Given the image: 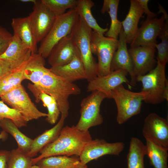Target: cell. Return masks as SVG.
<instances>
[{
  "instance_id": "16",
  "label": "cell",
  "mask_w": 168,
  "mask_h": 168,
  "mask_svg": "<svg viewBox=\"0 0 168 168\" xmlns=\"http://www.w3.org/2000/svg\"><path fill=\"white\" fill-rule=\"evenodd\" d=\"M119 36V44L112 59L110 71L119 69L126 71L131 77L130 85L135 86L137 82L136 78L133 73L132 63L127 47L125 36L123 28Z\"/></svg>"
},
{
  "instance_id": "39",
  "label": "cell",
  "mask_w": 168,
  "mask_h": 168,
  "mask_svg": "<svg viewBox=\"0 0 168 168\" xmlns=\"http://www.w3.org/2000/svg\"><path fill=\"white\" fill-rule=\"evenodd\" d=\"M138 2L142 8L144 13L147 16L148 18L156 17V14L152 12L149 10L148 7V0H138Z\"/></svg>"
},
{
  "instance_id": "21",
  "label": "cell",
  "mask_w": 168,
  "mask_h": 168,
  "mask_svg": "<svg viewBox=\"0 0 168 168\" xmlns=\"http://www.w3.org/2000/svg\"><path fill=\"white\" fill-rule=\"evenodd\" d=\"M144 13L138 0H131L128 14L121 24L127 44L132 41L138 28V25Z\"/></svg>"
},
{
  "instance_id": "29",
  "label": "cell",
  "mask_w": 168,
  "mask_h": 168,
  "mask_svg": "<svg viewBox=\"0 0 168 168\" xmlns=\"http://www.w3.org/2000/svg\"><path fill=\"white\" fill-rule=\"evenodd\" d=\"M28 60L20 67L0 79V97L21 84L22 82L25 79L24 72Z\"/></svg>"
},
{
  "instance_id": "25",
  "label": "cell",
  "mask_w": 168,
  "mask_h": 168,
  "mask_svg": "<svg viewBox=\"0 0 168 168\" xmlns=\"http://www.w3.org/2000/svg\"><path fill=\"white\" fill-rule=\"evenodd\" d=\"M119 0H104L100 12L104 14L107 12L111 19L110 28L105 34L106 37L118 39L122 29L121 21L117 18V12Z\"/></svg>"
},
{
  "instance_id": "33",
  "label": "cell",
  "mask_w": 168,
  "mask_h": 168,
  "mask_svg": "<svg viewBox=\"0 0 168 168\" xmlns=\"http://www.w3.org/2000/svg\"><path fill=\"white\" fill-rule=\"evenodd\" d=\"M41 0L56 17L65 13L67 9L74 8L78 2V0Z\"/></svg>"
},
{
  "instance_id": "22",
  "label": "cell",
  "mask_w": 168,
  "mask_h": 168,
  "mask_svg": "<svg viewBox=\"0 0 168 168\" xmlns=\"http://www.w3.org/2000/svg\"><path fill=\"white\" fill-rule=\"evenodd\" d=\"M66 118L62 115L58 122L53 127L44 131L33 140L30 150L27 153L31 158L36 155L45 146L54 141L59 136Z\"/></svg>"
},
{
  "instance_id": "7",
  "label": "cell",
  "mask_w": 168,
  "mask_h": 168,
  "mask_svg": "<svg viewBox=\"0 0 168 168\" xmlns=\"http://www.w3.org/2000/svg\"><path fill=\"white\" fill-rule=\"evenodd\" d=\"M107 98L104 93L98 91L83 98L81 103L80 117L76 126L79 130L88 131L89 128L101 124L103 118L100 113V106L103 100Z\"/></svg>"
},
{
  "instance_id": "4",
  "label": "cell",
  "mask_w": 168,
  "mask_h": 168,
  "mask_svg": "<svg viewBox=\"0 0 168 168\" xmlns=\"http://www.w3.org/2000/svg\"><path fill=\"white\" fill-rule=\"evenodd\" d=\"M92 32V30L79 16L70 34L84 65L86 80L89 82L97 77V63L91 49Z\"/></svg>"
},
{
  "instance_id": "35",
  "label": "cell",
  "mask_w": 168,
  "mask_h": 168,
  "mask_svg": "<svg viewBox=\"0 0 168 168\" xmlns=\"http://www.w3.org/2000/svg\"><path fill=\"white\" fill-rule=\"evenodd\" d=\"M32 158L17 148L11 151L8 168H29L33 165Z\"/></svg>"
},
{
  "instance_id": "15",
  "label": "cell",
  "mask_w": 168,
  "mask_h": 168,
  "mask_svg": "<svg viewBox=\"0 0 168 168\" xmlns=\"http://www.w3.org/2000/svg\"><path fill=\"white\" fill-rule=\"evenodd\" d=\"M128 74L126 71L119 69L111 72L104 76L97 77L89 82L87 87V91H100L105 93L107 98L110 99L111 91L123 83H126L129 88H131L130 82L127 77Z\"/></svg>"
},
{
  "instance_id": "32",
  "label": "cell",
  "mask_w": 168,
  "mask_h": 168,
  "mask_svg": "<svg viewBox=\"0 0 168 168\" xmlns=\"http://www.w3.org/2000/svg\"><path fill=\"white\" fill-rule=\"evenodd\" d=\"M162 13L165 17V21L163 28L158 36L161 42L157 44L155 48L157 50V60L163 65H166L168 61V16L166 11Z\"/></svg>"
},
{
  "instance_id": "30",
  "label": "cell",
  "mask_w": 168,
  "mask_h": 168,
  "mask_svg": "<svg viewBox=\"0 0 168 168\" xmlns=\"http://www.w3.org/2000/svg\"><path fill=\"white\" fill-rule=\"evenodd\" d=\"M145 145L146 155L148 156L151 165L154 168H168V151L147 141Z\"/></svg>"
},
{
  "instance_id": "31",
  "label": "cell",
  "mask_w": 168,
  "mask_h": 168,
  "mask_svg": "<svg viewBox=\"0 0 168 168\" xmlns=\"http://www.w3.org/2000/svg\"><path fill=\"white\" fill-rule=\"evenodd\" d=\"M35 98L36 102L38 103L41 101L43 105L47 108L48 113L46 121L51 124H55L60 113L55 98L43 92H40Z\"/></svg>"
},
{
  "instance_id": "38",
  "label": "cell",
  "mask_w": 168,
  "mask_h": 168,
  "mask_svg": "<svg viewBox=\"0 0 168 168\" xmlns=\"http://www.w3.org/2000/svg\"><path fill=\"white\" fill-rule=\"evenodd\" d=\"M10 153V151L6 150L0 151V168H8Z\"/></svg>"
},
{
  "instance_id": "40",
  "label": "cell",
  "mask_w": 168,
  "mask_h": 168,
  "mask_svg": "<svg viewBox=\"0 0 168 168\" xmlns=\"http://www.w3.org/2000/svg\"><path fill=\"white\" fill-rule=\"evenodd\" d=\"M8 137L7 133L5 131L2 130L0 133V140L3 141L7 139Z\"/></svg>"
},
{
  "instance_id": "11",
  "label": "cell",
  "mask_w": 168,
  "mask_h": 168,
  "mask_svg": "<svg viewBox=\"0 0 168 168\" xmlns=\"http://www.w3.org/2000/svg\"><path fill=\"white\" fill-rule=\"evenodd\" d=\"M125 147V144L121 142L109 143L103 139H92L84 147L79 159L82 165H86L105 155L119 156Z\"/></svg>"
},
{
  "instance_id": "27",
  "label": "cell",
  "mask_w": 168,
  "mask_h": 168,
  "mask_svg": "<svg viewBox=\"0 0 168 168\" xmlns=\"http://www.w3.org/2000/svg\"><path fill=\"white\" fill-rule=\"evenodd\" d=\"M0 127L14 138L17 143V148L19 150L25 153L28 152L33 139L22 133L10 119H5L1 121Z\"/></svg>"
},
{
  "instance_id": "2",
  "label": "cell",
  "mask_w": 168,
  "mask_h": 168,
  "mask_svg": "<svg viewBox=\"0 0 168 168\" xmlns=\"http://www.w3.org/2000/svg\"><path fill=\"white\" fill-rule=\"evenodd\" d=\"M27 87L35 97L41 92L54 97L61 115L66 118L69 109V96L78 95L81 92L80 88L77 85L55 75L49 69L37 84L29 83Z\"/></svg>"
},
{
  "instance_id": "34",
  "label": "cell",
  "mask_w": 168,
  "mask_h": 168,
  "mask_svg": "<svg viewBox=\"0 0 168 168\" xmlns=\"http://www.w3.org/2000/svg\"><path fill=\"white\" fill-rule=\"evenodd\" d=\"M5 119L11 120L18 128L26 126L28 122L19 112L0 100V122Z\"/></svg>"
},
{
  "instance_id": "26",
  "label": "cell",
  "mask_w": 168,
  "mask_h": 168,
  "mask_svg": "<svg viewBox=\"0 0 168 168\" xmlns=\"http://www.w3.org/2000/svg\"><path fill=\"white\" fill-rule=\"evenodd\" d=\"M146 155L145 145L138 138L132 137L127 156L128 168H145L144 159Z\"/></svg>"
},
{
  "instance_id": "18",
  "label": "cell",
  "mask_w": 168,
  "mask_h": 168,
  "mask_svg": "<svg viewBox=\"0 0 168 168\" xmlns=\"http://www.w3.org/2000/svg\"><path fill=\"white\" fill-rule=\"evenodd\" d=\"M32 54L28 48L18 36L14 34L11 42L0 59L9 63L16 69L27 61Z\"/></svg>"
},
{
  "instance_id": "8",
  "label": "cell",
  "mask_w": 168,
  "mask_h": 168,
  "mask_svg": "<svg viewBox=\"0 0 168 168\" xmlns=\"http://www.w3.org/2000/svg\"><path fill=\"white\" fill-rule=\"evenodd\" d=\"M119 40L100 35L92 31L91 49L92 54L97 55V77L104 76L110 72V65Z\"/></svg>"
},
{
  "instance_id": "20",
  "label": "cell",
  "mask_w": 168,
  "mask_h": 168,
  "mask_svg": "<svg viewBox=\"0 0 168 168\" xmlns=\"http://www.w3.org/2000/svg\"><path fill=\"white\" fill-rule=\"evenodd\" d=\"M11 26L14 34L18 36L32 53H37L38 43L28 16L13 18Z\"/></svg>"
},
{
  "instance_id": "23",
  "label": "cell",
  "mask_w": 168,
  "mask_h": 168,
  "mask_svg": "<svg viewBox=\"0 0 168 168\" xmlns=\"http://www.w3.org/2000/svg\"><path fill=\"white\" fill-rule=\"evenodd\" d=\"M44 58L38 53H32L24 72L25 79L37 84L49 69L45 67Z\"/></svg>"
},
{
  "instance_id": "12",
  "label": "cell",
  "mask_w": 168,
  "mask_h": 168,
  "mask_svg": "<svg viewBox=\"0 0 168 168\" xmlns=\"http://www.w3.org/2000/svg\"><path fill=\"white\" fill-rule=\"evenodd\" d=\"M28 16L37 43L41 42L51 29L56 18L42 2L36 0Z\"/></svg>"
},
{
  "instance_id": "43",
  "label": "cell",
  "mask_w": 168,
  "mask_h": 168,
  "mask_svg": "<svg viewBox=\"0 0 168 168\" xmlns=\"http://www.w3.org/2000/svg\"><path fill=\"white\" fill-rule=\"evenodd\" d=\"M29 168H40L39 166L36 164L31 166Z\"/></svg>"
},
{
  "instance_id": "37",
  "label": "cell",
  "mask_w": 168,
  "mask_h": 168,
  "mask_svg": "<svg viewBox=\"0 0 168 168\" xmlns=\"http://www.w3.org/2000/svg\"><path fill=\"white\" fill-rule=\"evenodd\" d=\"M15 69L9 63L0 59V79Z\"/></svg>"
},
{
  "instance_id": "41",
  "label": "cell",
  "mask_w": 168,
  "mask_h": 168,
  "mask_svg": "<svg viewBox=\"0 0 168 168\" xmlns=\"http://www.w3.org/2000/svg\"><path fill=\"white\" fill-rule=\"evenodd\" d=\"M20 1L21 2H32L33 3H35L36 1V0H21Z\"/></svg>"
},
{
  "instance_id": "5",
  "label": "cell",
  "mask_w": 168,
  "mask_h": 168,
  "mask_svg": "<svg viewBox=\"0 0 168 168\" xmlns=\"http://www.w3.org/2000/svg\"><path fill=\"white\" fill-rule=\"evenodd\" d=\"M144 96L141 91L137 92L130 91L122 84L111 91L110 99L114 100L116 105V119L119 124H124L133 116L140 113Z\"/></svg>"
},
{
  "instance_id": "36",
  "label": "cell",
  "mask_w": 168,
  "mask_h": 168,
  "mask_svg": "<svg viewBox=\"0 0 168 168\" xmlns=\"http://www.w3.org/2000/svg\"><path fill=\"white\" fill-rule=\"evenodd\" d=\"M13 35L6 29L0 26V56L7 50Z\"/></svg>"
},
{
  "instance_id": "1",
  "label": "cell",
  "mask_w": 168,
  "mask_h": 168,
  "mask_svg": "<svg viewBox=\"0 0 168 168\" xmlns=\"http://www.w3.org/2000/svg\"><path fill=\"white\" fill-rule=\"evenodd\" d=\"M92 139L89 131H81L75 126H66L63 128L54 141L43 148L39 156L32 158L33 165L41 159L50 156H79L85 145Z\"/></svg>"
},
{
  "instance_id": "42",
  "label": "cell",
  "mask_w": 168,
  "mask_h": 168,
  "mask_svg": "<svg viewBox=\"0 0 168 168\" xmlns=\"http://www.w3.org/2000/svg\"><path fill=\"white\" fill-rule=\"evenodd\" d=\"M77 168H88L86 165H83L81 164Z\"/></svg>"
},
{
  "instance_id": "28",
  "label": "cell",
  "mask_w": 168,
  "mask_h": 168,
  "mask_svg": "<svg viewBox=\"0 0 168 168\" xmlns=\"http://www.w3.org/2000/svg\"><path fill=\"white\" fill-rule=\"evenodd\" d=\"M35 164L40 168H77L81 163L79 159L59 155L43 158Z\"/></svg>"
},
{
  "instance_id": "3",
  "label": "cell",
  "mask_w": 168,
  "mask_h": 168,
  "mask_svg": "<svg viewBox=\"0 0 168 168\" xmlns=\"http://www.w3.org/2000/svg\"><path fill=\"white\" fill-rule=\"evenodd\" d=\"M165 65L157 60L155 67L143 76L136 77L142 85L141 91L145 94L143 101L152 105L168 101V82L165 74Z\"/></svg>"
},
{
  "instance_id": "9",
  "label": "cell",
  "mask_w": 168,
  "mask_h": 168,
  "mask_svg": "<svg viewBox=\"0 0 168 168\" xmlns=\"http://www.w3.org/2000/svg\"><path fill=\"white\" fill-rule=\"evenodd\" d=\"M0 98L2 100L11 108L19 112L27 122L48 115L47 113L42 112L38 109L21 84Z\"/></svg>"
},
{
  "instance_id": "24",
  "label": "cell",
  "mask_w": 168,
  "mask_h": 168,
  "mask_svg": "<svg viewBox=\"0 0 168 168\" xmlns=\"http://www.w3.org/2000/svg\"><path fill=\"white\" fill-rule=\"evenodd\" d=\"M94 6V3L91 0H78L75 8L79 16L90 28L100 35H104L108 29L101 27L93 17L91 8Z\"/></svg>"
},
{
  "instance_id": "10",
  "label": "cell",
  "mask_w": 168,
  "mask_h": 168,
  "mask_svg": "<svg viewBox=\"0 0 168 168\" xmlns=\"http://www.w3.org/2000/svg\"><path fill=\"white\" fill-rule=\"evenodd\" d=\"M142 133L146 141L168 150V123L166 119L156 113H150L144 119Z\"/></svg>"
},
{
  "instance_id": "17",
  "label": "cell",
  "mask_w": 168,
  "mask_h": 168,
  "mask_svg": "<svg viewBox=\"0 0 168 168\" xmlns=\"http://www.w3.org/2000/svg\"><path fill=\"white\" fill-rule=\"evenodd\" d=\"M78 53L70 34L60 40L53 48L48 62L51 67L62 65L72 60Z\"/></svg>"
},
{
  "instance_id": "14",
  "label": "cell",
  "mask_w": 168,
  "mask_h": 168,
  "mask_svg": "<svg viewBox=\"0 0 168 168\" xmlns=\"http://www.w3.org/2000/svg\"><path fill=\"white\" fill-rule=\"evenodd\" d=\"M155 48L147 46L130 47L128 51L134 74L136 77L147 74L156 66Z\"/></svg>"
},
{
  "instance_id": "13",
  "label": "cell",
  "mask_w": 168,
  "mask_h": 168,
  "mask_svg": "<svg viewBox=\"0 0 168 168\" xmlns=\"http://www.w3.org/2000/svg\"><path fill=\"white\" fill-rule=\"evenodd\" d=\"M165 21L163 14L160 18L147 17L141 26L138 28L130 44V47L147 46L155 48L157 44V37L163 28Z\"/></svg>"
},
{
  "instance_id": "19",
  "label": "cell",
  "mask_w": 168,
  "mask_h": 168,
  "mask_svg": "<svg viewBox=\"0 0 168 168\" xmlns=\"http://www.w3.org/2000/svg\"><path fill=\"white\" fill-rule=\"evenodd\" d=\"M49 69L55 75L70 83L87 79L85 68L78 53L67 63L61 66L51 67Z\"/></svg>"
},
{
  "instance_id": "6",
  "label": "cell",
  "mask_w": 168,
  "mask_h": 168,
  "mask_svg": "<svg viewBox=\"0 0 168 168\" xmlns=\"http://www.w3.org/2000/svg\"><path fill=\"white\" fill-rule=\"evenodd\" d=\"M78 16L74 8L56 17L50 31L41 41L37 53L44 58H48L54 46L70 34Z\"/></svg>"
}]
</instances>
